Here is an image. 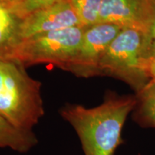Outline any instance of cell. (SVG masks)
<instances>
[{"instance_id": "6da1fadb", "label": "cell", "mask_w": 155, "mask_h": 155, "mask_svg": "<svg viewBox=\"0 0 155 155\" xmlns=\"http://www.w3.org/2000/svg\"><path fill=\"white\" fill-rule=\"evenodd\" d=\"M136 103L135 96L109 92L96 107L66 104L60 109V115L74 129L84 155H114L124 144L122 129Z\"/></svg>"}, {"instance_id": "7a4b0ae2", "label": "cell", "mask_w": 155, "mask_h": 155, "mask_svg": "<svg viewBox=\"0 0 155 155\" xmlns=\"http://www.w3.org/2000/svg\"><path fill=\"white\" fill-rule=\"evenodd\" d=\"M41 83L16 62L0 61V116L15 127L32 131L45 114Z\"/></svg>"}, {"instance_id": "3957f363", "label": "cell", "mask_w": 155, "mask_h": 155, "mask_svg": "<svg viewBox=\"0 0 155 155\" xmlns=\"http://www.w3.org/2000/svg\"><path fill=\"white\" fill-rule=\"evenodd\" d=\"M146 61V34L134 29L123 28L103 55L98 75L121 79L137 94L150 81Z\"/></svg>"}, {"instance_id": "277c9868", "label": "cell", "mask_w": 155, "mask_h": 155, "mask_svg": "<svg viewBox=\"0 0 155 155\" xmlns=\"http://www.w3.org/2000/svg\"><path fill=\"white\" fill-rule=\"evenodd\" d=\"M85 30L86 27L75 26L22 40L10 61L24 67L52 63L64 69L76 54Z\"/></svg>"}, {"instance_id": "5b68a950", "label": "cell", "mask_w": 155, "mask_h": 155, "mask_svg": "<svg viewBox=\"0 0 155 155\" xmlns=\"http://www.w3.org/2000/svg\"><path fill=\"white\" fill-rule=\"evenodd\" d=\"M121 30V27L109 23H98L86 28L76 54L64 70L79 77L98 75L103 55Z\"/></svg>"}, {"instance_id": "8992f818", "label": "cell", "mask_w": 155, "mask_h": 155, "mask_svg": "<svg viewBox=\"0 0 155 155\" xmlns=\"http://www.w3.org/2000/svg\"><path fill=\"white\" fill-rule=\"evenodd\" d=\"M155 17L152 0H103L98 23H109L147 33Z\"/></svg>"}, {"instance_id": "52a82bcc", "label": "cell", "mask_w": 155, "mask_h": 155, "mask_svg": "<svg viewBox=\"0 0 155 155\" xmlns=\"http://www.w3.org/2000/svg\"><path fill=\"white\" fill-rule=\"evenodd\" d=\"M82 26L70 0H64L32 13L21 20L20 40L62 29Z\"/></svg>"}, {"instance_id": "ba28073f", "label": "cell", "mask_w": 155, "mask_h": 155, "mask_svg": "<svg viewBox=\"0 0 155 155\" xmlns=\"http://www.w3.org/2000/svg\"><path fill=\"white\" fill-rule=\"evenodd\" d=\"M21 19L10 8L0 6V61H10L15 48L21 41Z\"/></svg>"}, {"instance_id": "9c48e42d", "label": "cell", "mask_w": 155, "mask_h": 155, "mask_svg": "<svg viewBox=\"0 0 155 155\" xmlns=\"http://www.w3.org/2000/svg\"><path fill=\"white\" fill-rule=\"evenodd\" d=\"M38 140L32 131L15 127L0 116V147L26 153L37 145Z\"/></svg>"}, {"instance_id": "30bf717a", "label": "cell", "mask_w": 155, "mask_h": 155, "mask_svg": "<svg viewBox=\"0 0 155 155\" xmlns=\"http://www.w3.org/2000/svg\"><path fill=\"white\" fill-rule=\"evenodd\" d=\"M135 96L133 119L142 127L155 128V83L150 81Z\"/></svg>"}, {"instance_id": "8fae6325", "label": "cell", "mask_w": 155, "mask_h": 155, "mask_svg": "<svg viewBox=\"0 0 155 155\" xmlns=\"http://www.w3.org/2000/svg\"><path fill=\"white\" fill-rule=\"evenodd\" d=\"M103 0H70L83 27H91L98 23Z\"/></svg>"}, {"instance_id": "7c38bea8", "label": "cell", "mask_w": 155, "mask_h": 155, "mask_svg": "<svg viewBox=\"0 0 155 155\" xmlns=\"http://www.w3.org/2000/svg\"><path fill=\"white\" fill-rule=\"evenodd\" d=\"M64 0H16L11 10L22 20L36 12L45 9Z\"/></svg>"}, {"instance_id": "4fadbf2b", "label": "cell", "mask_w": 155, "mask_h": 155, "mask_svg": "<svg viewBox=\"0 0 155 155\" xmlns=\"http://www.w3.org/2000/svg\"><path fill=\"white\" fill-rule=\"evenodd\" d=\"M154 54H155V17L150 30L147 32V33H146L147 58Z\"/></svg>"}, {"instance_id": "5bb4252c", "label": "cell", "mask_w": 155, "mask_h": 155, "mask_svg": "<svg viewBox=\"0 0 155 155\" xmlns=\"http://www.w3.org/2000/svg\"><path fill=\"white\" fill-rule=\"evenodd\" d=\"M146 71L150 81L155 83V54L147 58Z\"/></svg>"}, {"instance_id": "9a60e30c", "label": "cell", "mask_w": 155, "mask_h": 155, "mask_svg": "<svg viewBox=\"0 0 155 155\" xmlns=\"http://www.w3.org/2000/svg\"><path fill=\"white\" fill-rule=\"evenodd\" d=\"M14 2L15 0H0V6H4L11 9Z\"/></svg>"}, {"instance_id": "2e32d148", "label": "cell", "mask_w": 155, "mask_h": 155, "mask_svg": "<svg viewBox=\"0 0 155 155\" xmlns=\"http://www.w3.org/2000/svg\"><path fill=\"white\" fill-rule=\"evenodd\" d=\"M152 1L153 2H154V3L155 4V0H152Z\"/></svg>"}, {"instance_id": "e0dca14e", "label": "cell", "mask_w": 155, "mask_h": 155, "mask_svg": "<svg viewBox=\"0 0 155 155\" xmlns=\"http://www.w3.org/2000/svg\"></svg>"}, {"instance_id": "ac0fdd59", "label": "cell", "mask_w": 155, "mask_h": 155, "mask_svg": "<svg viewBox=\"0 0 155 155\" xmlns=\"http://www.w3.org/2000/svg\"><path fill=\"white\" fill-rule=\"evenodd\" d=\"M15 1H16V0H15Z\"/></svg>"}]
</instances>
